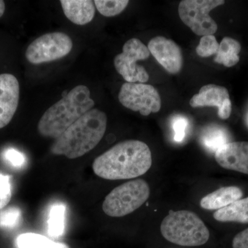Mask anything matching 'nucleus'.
Masks as SVG:
<instances>
[{"label":"nucleus","mask_w":248,"mask_h":248,"mask_svg":"<svg viewBox=\"0 0 248 248\" xmlns=\"http://www.w3.org/2000/svg\"><path fill=\"white\" fill-rule=\"evenodd\" d=\"M153 159L149 147L139 140L120 142L94 160L96 175L107 180L132 179L146 174Z\"/></svg>","instance_id":"nucleus-1"},{"label":"nucleus","mask_w":248,"mask_h":248,"mask_svg":"<svg viewBox=\"0 0 248 248\" xmlns=\"http://www.w3.org/2000/svg\"><path fill=\"white\" fill-rule=\"evenodd\" d=\"M107 127L105 112L93 108L67 129L52 145L53 155L73 159L94 149L104 138Z\"/></svg>","instance_id":"nucleus-2"},{"label":"nucleus","mask_w":248,"mask_h":248,"mask_svg":"<svg viewBox=\"0 0 248 248\" xmlns=\"http://www.w3.org/2000/svg\"><path fill=\"white\" fill-rule=\"evenodd\" d=\"M94 106L89 88L77 86L44 113L37 125L39 133L56 140Z\"/></svg>","instance_id":"nucleus-3"},{"label":"nucleus","mask_w":248,"mask_h":248,"mask_svg":"<svg viewBox=\"0 0 248 248\" xmlns=\"http://www.w3.org/2000/svg\"><path fill=\"white\" fill-rule=\"evenodd\" d=\"M161 234L172 244L197 247L206 244L210 232L198 215L187 210H170L160 227Z\"/></svg>","instance_id":"nucleus-4"},{"label":"nucleus","mask_w":248,"mask_h":248,"mask_svg":"<svg viewBox=\"0 0 248 248\" xmlns=\"http://www.w3.org/2000/svg\"><path fill=\"white\" fill-rule=\"evenodd\" d=\"M150 195L151 189L146 181H130L111 191L103 203V210L108 216L124 217L140 208Z\"/></svg>","instance_id":"nucleus-5"},{"label":"nucleus","mask_w":248,"mask_h":248,"mask_svg":"<svg viewBox=\"0 0 248 248\" xmlns=\"http://www.w3.org/2000/svg\"><path fill=\"white\" fill-rule=\"evenodd\" d=\"M224 4L223 0H184L179 3L178 12L182 22L196 35H212L218 26L210 17V11Z\"/></svg>","instance_id":"nucleus-6"},{"label":"nucleus","mask_w":248,"mask_h":248,"mask_svg":"<svg viewBox=\"0 0 248 248\" xmlns=\"http://www.w3.org/2000/svg\"><path fill=\"white\" fill-rule=\"evenodd\" d=\"M150 55L149 49L141 40L132 38L124 44L122 53L114 59V66L126 82L144 84L149 80V75L137 62L147 60Z\"/></svg>","instance_id":"nucleus-7"},{"label":"nucleus","mask_w":248,"mask_h":248,"mask_svg":"<svg viewBox=\"0 0 248 248\" xmlns=\"http://www.w3.org/2000/svg\"><path fill=\"white\" fill-rule=\"evenodd\" d=\"M73 48L71 37L62 32H50L40 36L28 47L26 58L32 64H40L60 60Z\"/></svg>","instance_id":"nucleus-8"},{"label":"nucleus","mask_w":248,"mask_h":248,"mask_svg":"<svg viewBox=\"0 0 248 248\" xmlns=\"http://www.w3.org/2000/svg\"><path fill=\"white\" fill-rule=\"evenodd\" d=\"M119 100L126 108L140 112L143 116L159 112L161 99L154 86L141 83L126 82L122 85L119 93Z\"/></svg>","instance_id":"nucleus-9"},{"label":"nucleus","mask_w":248,"mask_h":248,"mask_svg":"<svg viewBox=\"0 0 248 248\" xmlns=\"http://www.w3.org/2000/svg\"><path fill=\"white\" fill-rule=\"evenodd\" d=\"M192 108L216 107L221 120H228L232 112V102L229 92L224 86L208 84L202 86L200 92L190 101Z\"/></svg>","instance_id":"nucleus-10"},{"label":"nucleus","mask_w":248,"mask_h":248,"mask_svg":"<svg viewBox=\"0 0 248 248\" xmlns=\"http://www.w3.org/2000/svg\"><path fill=\"white\" fill-rule=\"evenodd\" d=\"M148 48L156 61L169 73L177 74L182 71L184 63L182 49L174 41L157 36L150 40Z\"/></svg>","instance_id":"nucleus-11"},{"label":"nucleus","mask_w":248,"mask_h":248,"mask_svg":"<svg viewBox=\"0 0 248 248\" xmlns=\"http://www.w3.org/2000/svg\"><path fill=\"white\" fill-rule=\"evenodd\" d=\"M19 100V84L17 78L9 73L0 75V128L12 120Z\"/></svg>","instance_id":"nucleus-12"},{"label":"nucleus","mask_w":248,"mask_h":248,"mask_svg":"<svg viewBox=\"0 0 248 248\" xmlns=\"http://www.w3.org/2000/svg\"><path fill=\"white\" fill-rule=\"evenodd\" d=\"M215 156L223 169L248 174V141L229 142L218 148Z\"/></svg>","instance_id":"nucleus-13"},{"label":"nucleus","mask_w":248,"mask_h":248,"mask_svg":"<svg viewBox=\"0 0 248 248\" xmlns=\"http://www.w3.org/2000/svg\"><path fill=\"white\" fill-rule=\"evenodd\" d=\"M62 9L66 17L77 25H86L95 15L94 1L91 0H61Z\"/></svg>","instance_id":"nucleus-14"},{"label":"nucleus","mask_w":248,"mask_h":248,"mask_svg":"<svg viewBox=\"0 0 248 248\" xmlns=\"http://www.w3.org/2000/svg\"><path fill=\"white\" fill-rule=\"evenodd\" d=\"M244 192L237 186H225L205 196L200 202L202 208L218 210L242 199Z\"/></svg>","instance_id":"nucleus-15"},{"label":"nucleus","mask_w":248,"mask_h":248,"mask_svg":"<svg viewBox=\"0 0 248 248\" xmlns=\"http://www.w3.org/2000/svg\"><path fill=\"white\" fill-rule=\"evenodd\" d=\"M213 217L216 221L219 222L248 223V197L217 210L213 214Z\"/></svg>","instance_id":"nucleus-16"},{"label":"nucleus","mask_w":248,"mask_h":248,"mask_svg":"<svg viewBox=\"0 0 248 248\" xmlns=\"http://www.w3.org/2000/svg\"><path fill=\"white\" fill-rule=\"evenodd\" d=\"M241 44L230 37H225L219 44V48L214 61L219 64L231 68L239 63Z\"/></svg>","instance_id":"nucleus-17"},{"label":"nucleus","mask_w":248,"mask_h":248,"mask_svg":"<svg viewBox=\"0 0 248 248\" xmlns=\"http://www.w3.org/2000/svg\"><path fill=\"white\" fill-rule=\"evenodd\" d=\"M66 215V206L64 203L57 202L50 207L48 213V231L52 237H60L64 233Z\"/></svg>","instance_id":"nucleus-18"},{"label":"nucleus","mask_w":248,"mask_h":248,"mask_svg":"<svg viewBox=\"0 0 248 248\" xmlns=\"http://www.w3.org/2000/svg\"><path fill=\"white\" fill-rule=\"evenodd\" d=\"M17 248H70L63 243L55 242L35 233H24L16 239Z\"/></svg>","instance_id":"nucleus-19"},{"label":"nucleus","mask_w":248,"mask_h":248,"mask_svg":"<svg viewBox=\"0 0 248 248\" xmlns=\"http://www.w3.org/2000/svg\"><path fill=\"white\" fill-rule=\"evenodd\" d=\"M202 141L204 146L214 152L229 143L226 130L218 125H213L206 129L202 136Z\"/></svg>","instance_id":"nucleus-20"},{"label":"nucleus","mask_w":248,"mask_h":248,"mask_svg":"<svg viewBox=\"0 0 248 248\" xmlns=\"http://www.w3.org/2000/svg\"><path fill=\"white\" fill-rule=\"evenodd\" d=\"M94 6L105 17H114L123 12L129 4L128 0H95Z\"/></svg>","instance_id":"nucleus-21"},{"label":"nucleus","mask_w":248,"mask_h":248,"mask_svg":"<svg viewBox=\"0 0 248 248\" xmlns=\"http://www.w3.org/2000/svg\"><path fill=\"white\" fill-rule=\"evenodd\" d=\"M22 218V211L17 207L4 209L0 211V228L13 229L20 224Z\"/></svg>","instance_id":"nucleus-22"},{"label":"nucleus","mask_w":248,"mask_h":248,"mask_svg":"<svg viewBox=\"0 0 248 248\" xmlns=\"http://www.w3.org/2000/svg\"><path fill=\"white\" fill-rule=\"evenodd\" d=\"M219 44L214 35H205L201 38L200 44L196 48L197 55L201 58H208L218 52Z\"/></svg>","instance_id":"nucleus-23"},{"label":"nucleus","mask_w":248,"mask_h":248,"mask_svg":"<svg viewBox=\"0 0 248 248\" xmlns=\"http://www.w3.org/2000/svg\"><path fill=\"white\" fill-rule=\"evenodd\" d=\"M12 197L10 177L0 174V210L9 204Z\"/></svg>","instance_id":"nucleus-24"},{"label":"nucleus","mask_w":248,"mask_h":248,"mask_svg":"<svg viewBox=\"0 0 248 248\" xmlns=\"http://www.w3.org/2000/svg\"><path fill=\"white\" fill-rule=\"evenodd\" d=\"M4 158L11 166L17 169H21L27 162L24 154L14 148H9L4 151Z\"/></svg>","instance_id":"nucleus-25"},{"label":"nucleus","mask_w":248,"mask_h":248,"mask_svg":"<svg viewBox=\"0 0 248 248\" xmlns=\"http://www.w3.org/2000/svg\"><path fill=\"white\" fill-rule=\"evenodd\" d=\"M188 125V122L183 117H177L173 120L172 128L174 133V140L180 142L186 137V128Z\"/></svg>","instance_id":"nucleus-26"},{"label":"nucleus","mask_w":248,"mask_h":248,"mask_svg":"<svg viewBox=\"0 0 248 248\" xmlns=\"http://www.w3.org/2000/svg\"><path fill=\"white\" fill-rule=\"evenodd\" d=\"M233 248H248V228L240 232L232 240Z\"/></svg>","instance_id":"nucleus-27"},{"label":"nucleus","mask_w":248,"mask_h":248,"mask_svg":"<svg viewBox=\"0 0 248 248\" xmlns=\"http://www.w3.org/2000/svg\"><path fill=\"white\" fill-rule=\"evenodd\" d=\"M5 11V3L4 1L0 0V17L3 16Z\"/></svg>","instance_id":"nucleus-28"}]
</instances>
